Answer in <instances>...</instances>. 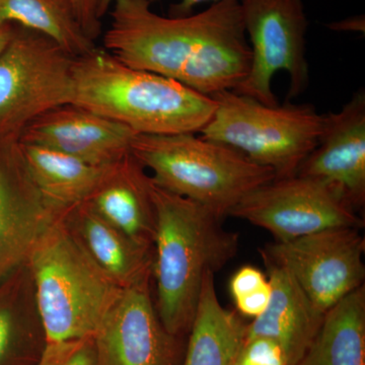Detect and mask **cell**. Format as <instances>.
<instances>
[{"label":"cell","mask_w":365,"mask_h":365,"mask_svg":"<svg viewBox=\"0 0 365 365\" xmlns=\"http://www.w3.org/2000/svg\"><path fill=\"white\" fill-rule=\"evenodd\" d=\"M297 175L323 180L355 209L365 203V93L359 90L338 113L324 115L318 144Z\"/></svg>","instance_id":"cell-14"},{"label":"cell","mask_w":365,"mask_h":365,"mask_svg":"<svg viewBox=\"0 0 365 365\" xmlns=\"http://www.w3.org/2000/svg\"><path fill=\"white\" fill-rule=\"evenodd\" d=\"M268 277L253 266H244L237 271L230 279V289L234 299L244 297L265 287Z\"/></svg>","instance_id":"cell-26"},{"label":"cell","mask_w":365,"mask_h":365,"mask_svg":"<svg viewBox=\"0 0 365 365\" xmlns=\"http://www.w3.org/2000/svg\"><path fill=\"white\" fill-rule=\"evenodd\" d=\"M83 32L95 41L102 34V19L98 16L100 0H69Z\"/></svg>","instance_id":"cell-25"},{"label":"cell","mask_w":365,"mask_h":365,"mask_svg":"<svg viewBox=\"0 0 365 365\" xmlns=\"http://www.w3.org/2000/svg\"><path fill=\"white\" fill-rule=\"evenodd\" d=\"M64 211L26 262L47 343L93 338L123 290L86 253Z\"/></svg>","instance_id":"cell-4"},{"label":"cell","mask_w":365,"mask_h":365,"mask_svg":"<svg viewBox=\"0 0 365 365\" xmlns=\"http://www.w3.org/2000/svg\"><path fill=\"white\" fill-rule=\"evenodd\" d=\"M13 25L0 26V54L6 49L9 41L13 37Z\"/></svg>","instance_id":"cell-30"},{"label":"cell","mask_w":365,"mask_h":365,"mask_svg":"<svg viewBox=\"0 0 365 365\" xmlns=\"http://www.w3.org/2000/svg\"><path fill=\"white\" fill-rule=\"evenodd\" d=\"M228 216L268 230L276 242L330 228L364 227V220L339 189L323 180L299 175L274 179L254 189Z\"/></svg>","instance_id":"cell-9"},{"label":"cell","mask_w":365,"mask_h":365,"mask_svg":"<svg viewBox=\"0 0 365 365\" xmlns=\"http://www.w3.org/2000/svg\"><path fill=\"white\" fill-rule=\"evenodd\" d=\"M74 58L42 34L14 29L0 54V145L18 143L34 119L73 102Z\"/></svg>","instance_id":"cell-7"},{"label":"cell","mask_w":365,"mask_h":365,"mask_svg":"<svg viewBox=\"0 0 365 365\" xmlns=\"http://www.w3.org/2000/svg\"><path fill=\"white\" fill-rule=\"evenodd\" d=\"M72 104L136 134L199 133L215 114V98L153 72L125 66L96 48L76 57Z\"/></svg>","instance_id":"cell-3"},{"label":"cell","mask_w":365,"mask_h":365,"mask_svg":"<svg viewBox=\"0 0 365 365\" xmlns=\"http://www.w3.org/2000/svg\"><path fill=\"white\" fill-rule=\"evenodd\" d=\"M153 179L130 153L108 165L86 204L143 246L153 248L155 208Z\"/></svg>","instance_id":"cell-16"},{"label":"cell","mask_w":365,"mask_h":365,"mask_svg":"<svg viewBox=\"0 0 365 365\" xmlns=\"http://www.w3.org/2000/svg\"><path fill=\"white\" fill-rule=\"evenodd\" d=\"M114 0H100V6H98V16L100 18L104 19L107 16L108 11H109L110 7H111Z\"/></svg>","instance_id":"cell-31"},{"label":"cell","mask_w":365,"mask_h":365,"mask_svg":"<svg viewBox=\"0 0 365 365\" xmlns=\"http://www.w3.org/2000/svg\"><path fill=\"white\" fill-rule=\"evenodd\" d=\"M252 51L248 76L235 93L277 106L274 76L289 78L287 101L299 97L309 83L306 55L307 19L302 0H240Z\"/></svg>","instance_id":"cell-8"},{"label":"cell","mask_w":365,"mask_h":365,"mask_svg":"<svg viewBox=\"0 0 365 365\" xmlns=\"http://www.w3.org/2000/svg\"><path fill=\"white\" fill-rule=\"evenodd\" d=\"M63 218L86 253L120 287L153 279V248L132 240L88 204L66 209Z\"/></svg>","instance_id":"cell-17"},{"label":"cell","mask_w":365,"mask_h":365,"mask_svg":"<svg viewBox=\"0 0 365 365\" xmlns=\"http://www.w3.org/2000/svg\"><path fill=\"white\" fill-rule=\"evenodd\" d=\"M235 365H287L284 353L275 341L265 337L245 340Z\"/></svg>","instance_id":"cell-24"},{"label":"cell","mask_w":365,"mask_h":365,"mask_svg":"<svg viewBox=\"0 0 365 365\" xmlns=\"http://www.w3.org/2000/svg\"><path fill=\"white\" fill-rule=\"evenodd\" d=\"M46 344L32 274L26 263L0 283V365H37Z\"/></svg>","instance_id":"cell-18"},{"label":"cell","mask_w":365,"mask_h":365,"mask_svg":"<svg viewBox=\"0 0 365 365\" xmlns=\"http://www.w3.org/2000/svg\"><path fill=\"white\" fill-rule=\"evenodd\" d=\"M0 151V283L28 262L34 247L66 209L50 203L35 186L18 143Z\"/></svg>","instance_id":"cell-12"},{"label":"cell","mask_w":365,"mask_h":365,"mask_svg":"<svg viewBox=\"0 0 365 365\" xmlns=\"http://www.w3.org/2000/svg\"><path fill=\"white\" fill-rule=\"evenodd\" d=\"M135 135L128 127L71 103L34 119L18 143L44 146L103 167L130 153Z\"/></svg>","instance_id":"cell-13"},{"label":"cell","mask_w":365,"mask_h":365,"mask_svg":"<svg viewBox=\"0 0 365 365\" xmlns=\"http://www.w3.org/2000/svg\"><path fill=\"white\" fill-rule=\"evenodd\" d=\"M271 299V287L268 283L265 287L259 288L258 290L251 292V294L244 295L235 299V306L237 311L242 314L251 318H258L265 312L269 306Z\"/></svg>","instance_id":"cell-27"},{"label":"cell","mask_w":365,"mask_h":365,"mask_svg":"<svg viewBox=\"0 0 365 365\" xmlns=\"http://www.w3.org/2000/svg\"><path fill=\"white\" fill-rule=\"evenodd\" d=\"M18 148L26 172L40 193L61 209L86 203L108 168L44 146L18 143Z\"/></svg>","instance_id":"cell-20"},{"label":"cell","mask_w":365,"mask_h":365,"mask_svg":"<svg viewBox=\"0 0 365 365\" xmlns=\"http://www.w3.org/2000/svg\"><path fill=\"white\" fill-rule=\"evenodd\" d=\"M37 365H98L93 338L47 343Z\"/></svg>","instance_id":"cell-23"},{"label":"cell","mask_w":365,"mask_h":365,"mask_svg":"<svg viewBox=\"0 0 365 365\" xmlns=\"http://www.w3.org/2000/svg\"><path fill=\"white\" fill-rule=\"evenodd\" d=\"M150 4L158 1V0H148ZM217 2L220 0H181L179 4H174L170 7V16H184L191 14L194 7L198 4H204V2Z\"/></svg>","instance_id":"cell-28"},{"label":"cell","mask_w":365,"mask_h":365,"mask_svg":"<svg viewBox=\"0 0 365 365\" xmlns=\"http://www.w3.org/2000/svg\"><path fill=\"white\" fill-rule=\"evenodd\" d=\"M155 208L153 278L155 307L175 337L188 332L206 273L234 259L239 235L222 227L223 217L202 204L170 193L153 182Z\"/></svg>","instance_id":"cell-2"},{"label":"cell","mask_w":365,"mask_h":365,"mask_svg":"<svg viewBox=\"0 0 365 365\" xmlns=\"http://www.w3.org/2000/svg\"><path fill=\"white\" fill-rule=\"evenodd\" d=\"M247 324L220 304L215 273L204 276L182 365H235L247 336Z\"/></svg>","instance_id":"cell-19"},{"label":"cell","mask_w":365,"mask_h":365,"mask_svg":"<svg viewBox=\"0 0 365 365\" xmlns=\"http://www.w3.org/2000/svg\"><path fill=\"white\" fill-rule=\"evenodd\" d=\"M130 153L157 186L225 216L247 194L276 179L241 151L194 133L136 134Z\"/></svg>","instance_id":"cell-5"},{"label":"cell","mask_w":365,"mask_h":365,"mask_svg":"<svg viewBox=\"0 0 365 365\" xmlns=\"http://www.w3.org/2000/svg\"><path fill=\"white\" fill-rule=\"evenodd\" d=\"M330 28L338 31H357V32H364V18L350 19V20L341 21L331 25Z\"/></svg>","instance_id":"cell-29"},{"label":"cell","mask_w":365,"mask_h":365,"mask_svg":"<svg viewBox=\"0 0 365 365\" xmlns=\"http://www.w3.org/2000/svg\"><path fill=\"white\" fill-rule=\"evenodd\" d=\"M365 240L360 228L336 227L262 249L292 274L314 306L327 313L364 285Z\"/></svg>","instance_id":"cell-10"},{"label":"cell","mask_w":365,"mask_h":365,"mask_svg":"<svg viewBox=\"0 0 365 365\" xmlns=\"http://www.w3.org/2000/svg\"><path fill=\"white\" fill-rule=\"evenodd\" d=\"M294 365H365L364 285L327 312L318 335Z\"/></svg>","instance_id":"cell-21"},{"label":"cell","mask_w":365,"mask_h":365,"mask_svg":"<svg viewBox=\"0 0 365 365\" xmlns=\"http://www.w3.org/2000/svg\"><path fill=\"white\" fill-rule=\"evenodd\" d=\"M215 98V114L200 136L241 151L272 170L276 179L295 176L318 144L324 115L312 105L268 106L232 91Z\"/></svg>","instance_id":"cell-6"},{"label":"cell","mask_w":365,"mask_h":365,"mask_svg":"<svg viewBox=\"0 0 365 365\" xmlns=\"http://www.w3.org/2000/svg\"><path fill=\"white\" fill-rule=\"evenodd\" d=\"M263 258L271 287L267 309L247 326L246 339L265 337L275 341L287 365H294L309 349L323 325L326 313L304 294L292 274Z\"/></svg>","instance_id":"cell-15"},{"label":"cell","mask_w":365,"mask_h":365,"mask_svg":"<svg viewBox=\"0 0 365 365\" xmlns=\"http://www.w3.org/2000/svg\"><path fill=\"white\" fill-rule=\"evenodd\" d=\"M13 24L50 38L73 57L97 48L79 25L69 0H0V26Z\"/></svg>","instance_id":"cell-22"},{"label":"cell","mask_w":365,"mask_h":365,"mask_svg":"<svg viewBox=\"0 0 365 365\" xmlns=\"http://www.w3.org/2000/svg\"><path fill=\"white\" fill-rule=\"evenodd\" d=\"M151 279L123 288L93 335L98 365H177L178 345L158 316Z\"/></svg>","instance_id":"cell-11"},{"label":"cell","mask_w":365,"mask_h":365,"mask_svg":"<svg viewBox=\"0 0 365 365\" xmlns=\"http://www.w3.org/2000/svg\"><path fill=\"white\" fill-rule=\"evenodd\" d=\"M107 14L103 49L131 68L209 97L235 91L248 76L252 51L240 0L184 16H160L148 0H114Z\"/></svg>","instance_id":"cell-1"}]
</instances>
